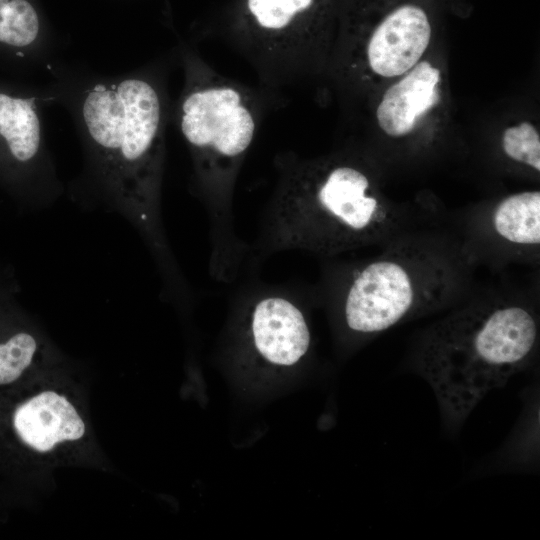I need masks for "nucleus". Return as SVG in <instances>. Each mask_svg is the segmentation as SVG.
<instances>
[{
    "mask_svg": "<svg viewBox=\"0 0 540 540\" xmlns=\"http://www.w3.org/2000/svg\"><path fill=\"white\" fill-rule=\"evenodd\" d=\"M151 63L104 74L60 57L39 85L45 106L63 108L79 139L82 164L65 186L85 211L115 214L136 231L161 280V296L186 306L190 286L172 251L162 212L169 100L166 74Z\"/></svg>",
    "mask_w": 540,
    "mask_h": 540,
    "instance_id": "f257e3e1",
    "label": "nucleus"
},
{
    "mask_svg": "<svg viewBox=\"0 0 540 540\" xmlns=\"http://www.w3.org/2000/svg\"><path fill=\"white\" fill-rule=\"evenodd\" d=\"M183 88L175 119L187 146L191 191L206 210L208 272L234 282L251 247L236 234L233 201L237 180L260 121V105L245 86L219 74L186 43L178 48Z\"/></svg>",
    "mask_w": 540,
    "mask_h": 540,
    "instance_id": "f03ea898",
    "label": "nucleus"
},
{
    "mask_svg": "<svg viewBox=\"0 0 540 540\" xmlns=\"http://www.w3.org/2000/svg\"><path fill=\"white\" fill-rule=\"evenodd\" d=\"M277 180L251 256L302 250L330 256L382 238L393 222L370 174L346 158L279 155Z\"/></svg>",
    "mask_w": 540,
    "mask_h": 540,
    "instance_id": "7ed1b4c3",
    "label": "nucleus"
},
{
    "mask_svg": "<svg viewBox=\"0 0 540 540\" xmlns=\"http://www.w3.org/2000/svg\"><path fill=\"white\" fill-rule=\"evenodd\" d=\"M538 341V315L528 303L479 300L425 330L414 368L431 387L444 423L456 429L489 392L532 364Z\"/></svg>",
    "mask_w": 540,
    "mask_h": 540,
    "instance_id": "20e7f679",
    "label": "nucleus"
},
{
    "mask_svg": "<svg viewBox=\"0 0 540 540\" xmlns=\"http://www.w3.org/2000/svg\"><path fill=\"white\" fill-rule=\"evenodd\" d=\"M0 465L44 488L60 468L112 470L92 422L89 379L75 360L0 392Z\"/></svg>",
    "mask_w": 540,
    "mask_h": 540,
    "instance_id": "39448f33",
    "label": "nucleus"
},
{
    "mask_svg": "<svg viewBox=\"0 0 540 540\" xmlns=\"http://www.w3.org/2000/svg\"><path fill=\"white\" fill-rule=\"evenodd\" d=\"M455 286L451 260L427 246L405 243L354 268L337 296L346 328L373 336L442 307Z\"/></svg>",
    "mask_w": 540,
    "mask_h": 540,
    "instance_id": "423d86ee",
    "label": "nucleus"
},
{
    "mask_svg": "<svg viewBox=\"0 0 540 540\" xmlns=\"http://www.w3.org/2000/svg\"><path fill=\"white\" fill-rule=\"evenodd\" d=\"M321 0H245L235 45L268 87L295 84L328 56Z\"/></svg>",
    "mask_w": 540,
    "mask_h": 540,
    "instance_id": "0eeeda50",
    "label": "nucleus"
},
{
    "mask_svg": "<svg viewBox=\"0 0 540 540\" xmlns=\"http://www.w3.org/2000/svg\"><path fill=\"white\" fill-rule=\"evenodd\" d=\"M39 86L0 78V186L32 210L65 195L48 147Z\"/></svg>",
    "mask_w": 540,
    "mask_h": 540,
    "instance_id": "6e6552de",
    "label": "nucleus"
},
{
    "mask_svg": "<svg viewBox=\"0 0 540 540\" xmlns=\"http://www.w3.org/2000/svg\"><path fill=\"white\" fill-rule=\"evenodd\" d=\"M431 35V23L423 8L399 5L381 19L363 43L349 46V66L363 67L381 78L399 77L421 61Z\"/></svg>",
    "mask_w": 540,
    "mask_h": 540,
    "instance_id": "1a4fd4ad",
    "label": "nucleus"
},
{
    "mask_svg": "<svg viewBox=\"0 0 540 540\" xmlns=\"http://www.w3.org/2000/svg\"><path fill=\"white\" fill-rule=\"evenodd\" d=\"M248 293L249 329L256 353L276 366L299 362L309 350L311 334L292 294L269 286H259Z\"/></svg>",
    "mask_w": 540,
    "mask_h": 540,
    "instance_id": "9d476101",
    "label": "nucleus"
},
{
    "mask_svg": "<svg viewBox=\"0 0 540 540\" xmlns=\"http://www.w3.org/2000/svg\"><path fill=\"white\" fill-rule=\"evenodd\" d=\"M68 358L40 322L0 295V392Z\"/></svg>",
    "mask_w": 540,
    "mask_h": 540,
    "instance_id": "9b49d317",
    "label": "nucleus"
},
{
    "mask_svg": "<svg viewBox=\"0 0 540 540\" xmlns=\"http://www.w3.org/2000/svg\"><path fill=\"white\" fill-rule=\"evenodd\" d=\"M59 43L35 0H0V63L15 70H45Z\"/></svg>",
    "mask_w": 540,
    "mask_h": 540,
    "instance_id": "f8f14e48",
    "label": "nucleus"
},
{
    "mask_svg": "<svg viewBox=\"0 0 540 540\" xmlns=\"http://www.w3.org/2000/svg\"><path fill=\"white\" fill-rule=\"evenodd\" d=\"M441 71L429 61H419L382 95L376 120L387 136L402 138L416 130L440 101Z\"/></svg>",
    "mask_w": 540,
    "mask_h": 540,
    "instance_id": "ddd939ff",
    "label": "nucleus"
},
{
    "mask_svg": "<svg viewBox=\"0 0 540 540\" xmlns=\"http://www.w3.org/2000/svg\"><path fill=\"white\" fill-rule=\"evenodd\" d=\"M491 226L507 244L538 247L540 244V192L522 191L501 199L491 213Z\"/></svg>",
    "mask_w": 540,
    "mask_h": 540,
    "instance_id": "4468645a",
    "label": "nucleus"
},
{
    "mask_svg": "<svg viewBox=\"0 0 540 540\" xmlns=\"http://www.w3.org/2000/svg\"><path fill=\"white\" fill-rule=\"evenodd\" d=\"M501 148L510 160L540 171V135L532 123L524 121L505 128Z\"/></svg>",
    "mask_w": 540,
    "mask_h": 540,
    "instance_id": "2eb2a0df",
    "label": "nucleus"
}]
</instances>
